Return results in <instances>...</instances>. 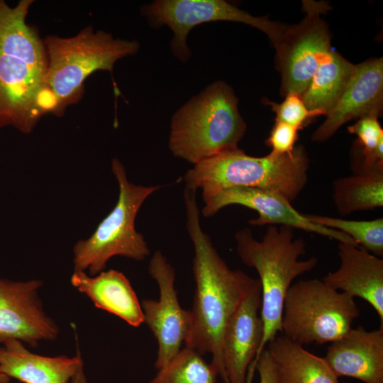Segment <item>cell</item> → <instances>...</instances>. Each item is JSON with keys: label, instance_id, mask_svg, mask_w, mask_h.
Instances as JSON below:
<instances>
[{"label": "cell", "instance_id": "cell-27", "mask_svg": "<svg viewBox=\"0 0 383 383\" xmlns=\"http://www.w3.org/2000/svg\"><path fill=\"white\" fill-rule=\"evenodd\" d=\"M260 377V383H279L277 372L267 350L261 353L255 365Z\"/></svg>", "mask_w": 383, "mask_h": 383}, {"label": "cell", "instance_id": "cell-14", "mask_svg": "<svg viewBox=\"0 0 383 383\" xmlns=\"http://www.w3.org/2000/svg\"><path fill=\"white\" fill-rule=\"evenodd\" d=\"M383 104V60L373 58L355 65L343 92L328 111L311 140L323 142L345 123L367 115L379 116Z\"/></svg>", "mask_w": 383, "mask_h": 383}, {"label": "cell", "instance_id": "cell-5", "mask_svg": "<svg viewBox=\"0 0 383 383\" xmlns=\"http://www.w3.org/2000/svg\"><path fill=\"white\" fill-rule=\"evenodd\" d=\"M245 131L233 89L226 82L217 81L174 113L168 147L174 157L194 165L238 148Z\"/></svg>", "mask_w": 383, "mask_h": 383}, {"label": "cell", "instance_id": "cell-6", "mask_svg": "<svg viewBox=\"0 0 383 383\" xmlns=\"http://www.w3.org/2000/svg\"><path fill=\"white\" fill-rule=\"evenodd\" d=\"M48 71L46 83L55 104V116L83 96L84 81L92 73L103 70L112 74L120 59L138 53L135 40L114 38L104 30L87 26L71 37L47 35L44 39Z\"/></svg>", "mask_w": 383, "mask_h": 383}, {"label": "cell", "instance_id": "cell-9", "mask_svg": "<svg viewBox=\"0 0 383 383\" xmlns=\"http://www.w3.org/2000/svg\"><path fill=\"white\" fill-rule=\"evenodd\" d=\"M140 12L152 28L167 26L171 29V50L182 62L191 57L187 43L189 33L202 23L233 21L248 24L265 33L274 45L287 28L266 17L253 16L223 0H156L144 4Z\"/></svg>", "mask_w": 383, "mask_h": 383}, {"label": "cell", "instance_id": "cell-26", "mask_svg": "<svg viewBox=\"0 0 383 383\" xmlns=\"http://www.w3.org/2000/svg\"><path fill=\"white\" fill-rule=\"evenodd\" d=\"M299 129L288 123L275 121L266 145L272 148L271 152L277 155L291 153L298 138Z\"/></svg>", "mask_w": 383, "mask_h": 383}, {"label": "cell", "instance_id": "cell-8", "mask_svg": "<svg viewBox=\"0 0 383 383\" xmlns=\"http://www.w3.org/2000/svg\"><path fill=\"white\" fill-rule=\"evenodd\" d=\"M359 314L354 298L322 279L299 280L286 294L280 334L302 345L332 343L350 331Z\"/></svg>", "mask_w": 383, "mask_h": 383}, {"label": "cell", "instance_id": "cell-29", "mask_svg": "<svg viewBox=\"0 0 383 383\" xmlns=\"http://www.w3.org/2000/svg\"><path fill=\"white\" fill-rule=\"evenodd\" d=\"M10 379L6 375L0 373V383H9Z\"/></svg>", "mask_w": 383, "mask_h": 383}, {"label": "cell", "instance_id": "cell-16", "mask_svg": "<svg viewBox=\"0 0 383 383\" xmlns=\"http://www.w3.org/2000/svg\"><path fill=\"white\" fill-rule=\"evenodd\" d=\"M338 377L364 383H383V324L368 331L359 326L332 342L323 357Z\"/></svg>", "mask_w": 383, "mask_h": 383}, {"label": "cell", "instance_id": "cell-28", "mask_svg": "<svg viewBox=\"0 0 383 383\" xmlns=\"http://www.w3.org/2000/svg\"><path fill=\"white\" fill-rule=\"evenodd\" d=\"M70 383H88L84 371V365L79 367Z\"/></svg>", "mask_w": 383, "mask_h": 383}, {"label": "cell", "instance_id": "cell-20", "mask_svg": "<svg viewBox=\"0 0 383 383\" xmlns=\"http://www.w3.org/2000/svg\"><path fill=\"white\" fill-rule=\"evenodd\" d=\"M267 345L279 383H340L323 357L282 334L276 335Z\"/></svg>", "mask_w": 383, "mask_h": 383}, {"label": "cell", "instance_id": "cell-7", "mask_svg": "<svg viewBox=\"0 0 383 383\" xmlns=\"http://www.w3.org/2000/svg\"><path fill=\"white\" fill-rule=\"evenodd\" d=\"M111 171L118 185V201L92 235L79 240L73 248L74 270H88L90 276L104 271L114 256L142 261L150 253L144 236L136 231L135 222L145 201L162 186L131 182L123 165L117 158L111 161Z\"/></svg>", "mask_w": 383, "mask_h": 383}, {"label": "cell", "instance_id": "cell-21", "mask_svg": "<svg viewBox=\"0 0 383 383\" xmlns=\"http://www.w3.org/2000/svg\"><path fill=\"white\" fill-rule=\"evenodd\" d=\"M354 68L355 65L333 49L328 51L301 95L307 109L326 116L345 89Z\"/></svg>", "mask_w": 383, "mask_h": 383}, {"label": "cell", "instance_id": "cell-11", "mask_svg": "<svg viewBox=\"0 0 383 383\" xmlns=\"http://www.w3.org/2000/svg\"><path fill=\"white\" fill-rule=\"evenodd\" d=\"M148 272L160 290L157 301L145 299L141 307L145 323L155 335L158 345L155 367H165L179 352L190 326V311L180 306L175 288V271L160 250L152 255Z\"/></svg>", "mask_w": 383, "mask_h": 383}, {"label": "cell", "instance_id": "cell-15", "mask_svg": "<svg viewBox=\"0 0 383 383\" xmlns=\"http://www.w3.org/2000/svg\"><path fill=\"white\" fill-rule=\"evenodd\" d=\"M259 279L249 291L225 328L222 357L228 383H247L248 370L259 351L263 324Z\"/></svg>", "mask_w": 383, "mask_h": 383}, {"label": "cell", "instance_id": "cell-25", "mask_svg": "<svg viewBox=\"0 0 383 383\" xmlns=\"http://www.w3.org/2000/svg\"><path fill=\"white\" fill-rule=\"evenodd\" d=\"M284 96L281 103L267 101L276 114L275 121L288 123L300 130L312 118L323 115L320 111L309 110L299 94L288 93Z\"/></svg>", "mask_w": 383, "mask_h": 383}, {"label": "cell", "instance_id": "cell-3", "mask_svg": "<svg viewBox=\"0 0 383 383\" xmlns=\"http://www.w3.org/2000/svg\"><path fill=\"white\" fill-rule=\"evenodd\" d=\"M309 160L302 145L289 154L247 155L239 148L225 150L193 165L184 176L186 189L201 191L204 203L236 187L257 188L279 194L290 202L308 181Z\"/></svg>", "mask_w": 383, "mask_h": 383}, {"label": "cell", "instance_id": "cell-19", "mask_svg": "<svg viewBox=\"0 0 383 383\" xmlns=\"http://www.w3.org/2000/svg\"><path fill=\"white\" fill-rule=\"evenodd\" d=\"M72 285L87 295L96 307L112 313L133 327L143 323V313L130 282L121 272L102 271L89 276L84 271L74 270Z\"/></svg>", "mask_w": 383, "mask_h": 383}, {"label": "cell", "instance_id": "cell-13", "mask_svg": "<svg viewBox=\"0 0 383 383\" xmlns=\"http://www.w3.org/2000/svg\"><path fill=\"white\" fill-rule=\"evenodd\" d=\"M230 205H240L255 210L258 216L248 221L251 226H286L319 234L338 243L359 246L345 233L312 222L306 214L297 211L283 196L261 189L236 187L222 191L204 203L201 213L205 217H211Z\"/></svg>", "mask_w": 383, "mask_h": 383}, {"label": "cell", "instance_id": "cell-23", "mask_svg": "<svg viewBox=\"0 0 383 383\" xmlns=\"http://www.w3.org/2000/svg\"><path fill=\"white\" fill-rule=\"evenodd\" d=\"M217 377L202 355L185 347L148 383H216Z\"/></svg>", "mask_w": 383, "mask_h": 383}, {"label": "cell", "instance_id": "cell-1", "mask_svg": "<svg viewBox=\"0 0 383 383\" xmlns=\"http://www.w3.org/2000/svg\"><path fill=\"white\" fill-rule=\"evenodd\" d=\"M186 228L194 256L192 272L196 288L190 311L185 347L201 355L211 353V365L228 383L222 357V340L226 325L245 296L257 282L240 270L231 269L213 246L200 223L196 191H184Z\"/></svg>", "mask_w": 383, "mask_h": 383}, {"label": "cell", "instance_id": "cell-2", "mask_svg": "<svg viewBox=\"0 0 383 383\" xmlns=\"http://www.w3.org/2000/svg\"><path fill=\"white\" fill-rule=\"evenodd\" d=\"M33 2L21 0L11 6L0 0V128L12 126L24 134L43 116L55 115L45 44L26 22Z\"/></svg>", "mask_w": 383, "mask_h": 383}, {"label": "cell", "instance_id": "cell-10", "mask_svg": "<svg viewBox=\"0 0 383 383\" xmlns=\"http://www.w3.org/2000/svg\"><path fill=\"white\" fill-rule=\"evenodd\" d=\"M305 16L299 23L287 26L276 48L277 65L282 76V94L300 95L307 88L323 57L330 51L331 35L321 14L330 6L325 1L304 0Z\"/></svg>", "mask_w": 383, "mask_h": 383}, {"label": "cell", "instance_id": "cell-22", "mask_svg": "<svg viewBox=\"0 0 383 383\" xmlns=\"http://www.w3.org/2000/svg\"><path fill=\"white\" fill-rule=\"evenodd\" d=\"M333 200L341 216L383 206V171L355 173L333 184Z\"/></svg>", "mask_w": 383, "mask_h": 383}, {"label": "cell", "instance_id": "cell-18", "mask_svg": "<svg viewBox=\"0 0 383 383\" xmlns=\"http://www.w3.org/2000/svg\"><path fill=\"white\" fill-rule=\"evenodd\" d=\"M82 365L79 350L73 357H48L31 353L18 340L0 346V373L23 383H70Z\"/></svg>", "mask_w": 383, "mask_h": 383}, {"label": "cell", "instance_id": "cell-12", "mask_svg": "<svg viewBox=\"0 0 383 383\" xmlns=\"http://www.w3.org/2000/svg\"><path fill=\"white\" fill-rule=\"evenodd\" d=\"M41 280L11 281L0 278V344L15 339L37 347L55 340L59 327L43 309L38 291Z\"/></svg>", "mask_w": 383, "mask_h": 383}, {"label": "cell", "instance_id": "cell-4", "mask_svg": "<svg viewBox=\"0 0 383 383\" xmlns=\"http://www.w3.org/2000/svg\"><path fill=\"white\" fill-rule=\"evenodd\" d=\"M234 238L238 255L243 263L257 271L261 286L260 313L263 335L257 355L249 369L254 372L267 344L281 333L283 305L292 282L311 271L318 259H299L306 253V243L302 238L294 239V228L289 226H268L261 240L254 238L248 228L238 230Z\"/></svg>", "mask_w": 383, "mask_h": 383}, {"label": "cell", "instance_id": "cell-17", "mask_svg": "<svg viewBox=\"0 0 383 383\" xmlns=\"http://www.w3.org/2000/svg\"><path fill=\"white\" fill-rule=\"evenodd\" d=\"M340 266L321 279L333 289L366 301L383 324V260L360 246L338 244Z\"/></svg>", "mask_w": 383, "mask_h": 383}, {"label": "cell", "instance_id": "cell-24", "mask_svg": "<svg viewBox=\"0 0 383 383\" xmlns=\"http://www.w3.org/2000/svg\"><path fill=\"white\" fill-rule=\"evenodd\" d=\"M312 222L341 231L350 236L359 246L372 254L383 256V218L353 221L339 218L306 214Z\"/></svg>", "mask_w": 383, "mask_h": 383}]
</instances>
